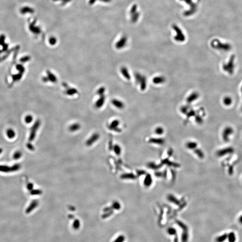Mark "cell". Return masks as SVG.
Returning a JSON list of instances; mask_svg holds the SVG:
<instances>
[{
    "label": "cell",
    "instance_id": "cb8c5ba5",
    "mask_svg": "<svg viewBox=\"0 0 242 242\" xmlns=\"http://www.w3.org/2000/svg\"><path fill=\"white\" fill-rule=\"evenodd\" d=\"M80 127V126L78 123H75L73 124L72 125H71L70 127L69 128L70 130L72 131H75L76 130H78V129Z\"/></svg>",
    "mask_w": 242,
    "mask_h": 242
},
{
    "label": "cell",
    "instance_id": "8d00e7d4",
    "mask_svg": "<svg viewBox=\"0 0 242 242\" xmlns=\"http://www.w3.org/2000/svg\"><path fill=\"white\" fill-rule=\"evenodd\" d=\"M30 193H31V195H39L41 194L42 191L41 190H38V189H37V190L32 189L30 191Z\"/></svg>",
    "mask_w": 242,
    "mask_h": 242
},
{
    "label": "cell",
    "instance_id": "f546056e",
    "mask_svg": "<svg viewBox=\"0 0 242 242\" xmlns=\"http://www.w3.org/2000/svg\"><path fill=\"white\" fill-rule=\"evenodd\" d=\"M164 132V129L161 127H157L155 130V133L157 135H162Z\"/></svg>",
    "mask_w": 242,
    "mask_h": 242
},
{
    "label": "cell",
    "instance_id": "5bb4252c",
    "mask_svg": "<svg viewBox=\"0 0 242 242\" xmlns=\"http://www.w3.org/2000/svg\"><path fill=\"white\" fill-rule=\"evenodd\" d=\"M149 142L153 144L162 145L165 143V140L162 138H153L149 139Z\"/></svg>",
    "mask_w": 242,
    "mask_h": 242
},
{
    "label": "cell",
    "instance_id": "277c9868",
    "mask_svg": "<svg viewBox=\"0 0 242 242\" xmlns=\"http://www.w3.org/2000/svg\"><path fill=\"white\" fill-rule=\"evenodd\" d=\"M21 165L19 164H15L11 166L5 165H0V172L5 173L16 172L21 168Z\"/></svg>",
    "mask_w": 242,
    "mask_h": 242
},
{
    "label": "cell",
    "instance_id": "f5cc1de1",
    "mask_svg": "<svg viewBox=\"0 0 242 242\" xmlns=\"http://www.w3.org/2000/svg\"><path fill=\"white\" fill-rule=\"evenodd\" d=\"M241 92H242V87H241Z\"/></svg>",
    "mask_w": 242,
    "mask_h": 242
},
{
    "label": "cell",
    "instance_id": "7bdbcfd3",
    "mask_svg": "<svg viewBox=\"0 0 242 242\" xmlns=\"http://www.w3.org/2000/svg\"><path fill=\"white\" fill-rule=\"evenodd\" d=\"M26 147H27V148H28L29 150H31V151H33L34 149H35L33 145L31 143H27Z\"/></svg>",
    "mask_w": 242,
    "mask_h": 242
},
{
    "label": "cell",
    "instance_id": "74e56055",
    "mask_svg": "<svg viewBox=\"0 0 242 242\" xmlns=\"http://www.w3.org/2000/svg\"><path fill=\"white\" fill-rule=\"evenodd\" d=\"M189 109H190V108L188 106H182L180 110H181V112L182 114H184V115H186L188 113Z\"/></svg>",
    "mask_w": 242,
    "mask_h": 242
},
{
    "label": "cell",
    "instance_id": "9c48e42d",
    "mask_svg": "<svg viewBox=\"0 0 242 242\" xmlns=\"http://www.w3.org/2000/svg\"><path fill=\"white\" fill-rule=\"evenodd\" d=\"M105 101V96L103 95L100 96L99 99H98L95 103V106L96 108H101L103 106Z\"/></svg>",
    "mask_w": 242,
    "mask_h": 242
},
{
    "label": "cell",
    "instance_id": "f1b7e54d",
    "mask_svg": "<svg viewBox=\"0 0 242 242\" xmlns=\"http://www.w3.org/2000/svg\"><path fill=\"white\" fill-rule=\"evenodd\" d=\"M196 115V113L195 111L193 110V109H189L188 113L186 114V115L187 117V118L189 119V118L192 117L194 116H195Z\"/></svg>",
    "mask_w": 242,
    "mask_h": 242
},
{
    "label": "cell",
    "instance_id": "44dd1931",
    "mask_svg": "<svg viewBox=\"0 0 242 242\" xmlns=\"http://www.w3.org/2000/svg\"><path fill=\"white\" fill-rule=\"evenodd\" d=\"M232 99L230 96H227L225 97L223 99V102L226 106H229L232 103Z\"/></svg>",
    "mask_w": 242,
    "mask_h": 242
},
{
    "label": "cell",
    "instance_id": "4316f807",
    "mask_svg": "<svg viewBox=\"0 0 242 242\" xmlns=\"http://www.w3.org/2000/svg\"><path fill=\"white\" fill-rule=\"evenodd\" d=\"M195 121L197 123L201 124L204 122L203 117L200 115H196L195 116Z\"/></svg>",
    "mask_w": 242,
    "mask_h": 242
},
{
    "label": "cell",
    "instance_id": "2e32d148",
    "mask_svg": "<svg viewBox=\"0 0 242 242\" xmlns=\"http://www.w3.org/2000/svg\"><path fill=\"white\" fill-rule=\"evenodd\" d=\"M119 124V121L117 120H114L113 121H112L111 124L109 125V128L111 129V130H117V131H119L120 130V129L117 128Z\"/></svg>",
    "mask_w": 242,
    "mask_h": 242
},
{
    "label": "cell",
    "instance_id": "3957f363",
    "mask_svg": "<svg viewBox=\"0 0 242 242\" xmlns=\"http://www.w3.org/2000/svg\"><path fill=\"white\" fill-rule=\"evenodd\" d=\"M135 78L136 82L140 86L141 91H144L147 88V81L146 77L144 76L139 73H135Z\"/></svg>",
    "mask_w": 242,
    "mask_h": 242
},
{
    "label": "cell",
    "instance_id": "f6af8a7d",
    "mask_svg": "<svg viewBox=\"0 0 242 242\" xmlns=\"http://www.w3.org/2000/svg\"><path fill=\"white\" fill-rule=\"evenodd\" d=\"M112 214H113V212H108L107 214H105L104 215H103V216H102V217L103 218H106L107 217H109V216H111L112 215Z\"/></svg>",
    "mask_w": 242,
    "mask_h": 242
},
{
    "label": "cell",
    "instance_id": "816d5d0a",
    "mask_svg": "<svg viewBox=\"0 0 242 242\" xmlns=\"http://www.w3.org/2000/svg\"><path fill=\"white\" fill-rule=\"evenodd\" d=\"M1 62H2V60H1V57H0V63Z\"/></svg>",
    "mask_w": 242,
    "mask_h": 242
},
{
    "label": "cell",
    "instance_id": "836d02e7",
    "mask_svg": "<svg viewBox=\"0 0 242 242\" xmlns=\"http://www.w3.org/2000/svg\"><path fill=\"white\" fill-rule=\"evenodd\" d=\"M31 58L30 56H26L21 57V58L19 59V61L21 63H26L29 62L30 60H31Z\"/></svg>",
    "mask_w": 242,
    "mask_h": 242
},
{
    "label": "cell",
    "instance_id": "7c38bea8",
    "mask_svg": "<svg viewBox=\"0 0 242 242\" xmlns=\"http://www.w3.org/2000/svg\"><path fill=\"white\" fill-rule=\"evenodd\" d=\"M65 89L66 90L65 93L68 96H72L78 93V91L76 89L73 88H70L69 86H68Z\"/></svg>",
    "mask_w": 242,
    "mask_h": 242
},
{
    "label": "cell",
    "instance_id": "60d3db41",
    "mask_svg": "<svg viewBox=\"0 0 242 242\" xmlns=\"http://www.w3.org/2000/svg\"><path fill=\"white\" fill-rule=\"evenodd\" d=\"M33 187H34V185L31 182H29V183H28L27 184V186H26L27 189H28V191H31V190H32L33 189Z\"/></svg>",
    "mask_w": 242,
    "mask_h": 242
},
{
    "label": "cell",
    "instance_id": "9a60e30c",
    "mask_svg": "<svg viewBox=\"0 0 242 242\" xmlns=\"http://www.w3.org/2000/svg\"><path fill=\"white\" fill-rule=\"evenodd\" d=\"M121 72L122 73L123 77L127 80H130L131 78L130 74L127 68L124 66H123L121 68Z\"/></svg>",
    "mask_w": 242,
    "mask_h": 242
},
{
    "label": "cell",
    "instance_id": "ee69618b",
    "mask_svg": "<svg viewBox=\"0 0 242 242\" xmlns=\"http://www.w3.org/2000/svg\"><path fill=\"white\" fill-rule=\"evenodd\" d=\"M2 45V50H1V52H5V51H6L7 50H8V45L7 44H3Z\"/></svg>",
    "mask_w": 242,
    "mask_h": 242
},
{
    "label": "cell",
    "instance_id": "bcb514c9",
    "mask_svg": "<svg viewBox=\"0 0 242 242\" xmlns=\"http://www.w3.org/2000/svg\"><path fill=\"white\" fill-rule=\"evenodd\" d=\"M42 81L44 82V83H47L48 82H49V79L48 78V77L46 76H44L42 77Z\"/></svg>",
    "mask_w": 242,
    "mask_h": 242
},
{
    "label": "cell",
    "instance_id": "5b68a950",
    "mask_svg": "<svg viewBox=\"0 0 242 242\" xmlns=\"http://www.w3.org/2000/svg\"><path fill=\"white\" fill-rule=\"evenodd\" d=\"M40 121L39 120H37L35 122L32 127H31L30 131V134L29 135V141L31 142L32 141L34 140L35 138L36 137V136L37 135V130H38L39 128L40 127Z\"/></svg>",
    "mask_w": 242,
    "mask_h": 242
},
{
    "label": "cell",
    "instance_id": "484cf974",
    "mask_svg": "<svg viewBox=\"0 0 242 242\" xmlns=\"http://www.w3.org/2000/svg\"><path fill=\"white\" fill-rule=\"evenodd\" d=\"M80 227V221L78 220H75L73 223V228L75 230H78Z\"/></svg>",
    "mask_w": 242,
    "mask_h": 242
},
{
    "label": "cell",
    "instance_id": "7dc6e473",
    "mask_svg": "<svg viewBox=\"0 0 242 242\" xmlns=\"http://www.w3.org/2000/svg\"><path fill=\"white\" fill-rule=\"evenodd\" d=\"M138 173L139 174V175H144L145 174V171L144 170L143 171V170H140L139 172H138Z\"/></svg>",
    "mask_w": 242,
    "mask_h": 242
},
{
    "label": "cell",
    "instance_id": "db71d44e",
    "mask_svg": "<svg viewBox=\"0 0 242 242\" xmlns=\"http://www.w3.org/2000/svg\"><path fill=\"white\" fill-rule=\"evenodd\" d=\"M241 109H242V108H241Z\"/></svg>",
    "mask_w": 242,
    "mask_h": 242
},
{
    "label": "cell",
    "instance_id": "e575fe53",
    "mask_svg": "<svg viewBox=\"0 0 242 242\" xmlns=\"http://www.w3.org/2000/svg\"><path fill=\"white\" fill-rule=\"evenodd\" d=\"M125 240V237L123 235H120L114 240L113 242H124Z\"/></svg>",
    "mask_w": 242,
    "mask_h": 242
},
{
    "label": "cell",
    "instance_id": "7402d4cb",
    "mask_svg": "<svg viewBox=\"0 0 242 242\" xmlns=\"http://www.w3.org/2000/svg\"><path fill=\"white\" fill-rule=\"evenodd\" d=\"M232 132H233V129L229 127L226 128L223 131V137L224 138H227V136L230 135Z\"/></svg>",
    "mask_w": 242,
    "mask_h": 242
},
{
    "label": "cell",
    "instance_id": "8992f818",
    "mask_svg": "<svg viewBox=\"0 0 242 242\" xmlns=\"http://www.w3.org/2000/svg\"><path fill=\"white\" fill-rule=\"evenodd\" d=\"M39 203L37 200H34L32 201L31 203H30V205L28 206L26 210V213L27 214L31 213V212L33 211L35 208L38 206Z\"/></svg>",
    "mask_w": 242,
    "mask_h": 242
},
{
    "label": "cell",
    "instance_id": "d6a6232c",
    "mask_svg": "<svg viewBox=\"0 0 242 242\" xmlns=\"http://www.w3.org/2000/svg\"><path fill=\"white\" fill-rule=\"evenodd\" d=\"M125 43H126V39H122V40H121V41H120L117 43L116 45V47L118 49H122L124 47Z\"/></svg>",
    "mask_w": 242,
    "mask_h": 242
},
{
    "label": "cell",
    "instance_id": "6da1fadb",
    "mask_svg": "<svg viewBox=\"0 0 242 242\" xmlns=\"http://www.w3.org/2000/svg\"><path fill=\"white\" fill-rule=\"evenodd\" d=\"M211 45L213 48L216 50L227 52L231 49V45L228 43H221L218 40L215 39L211 43Z\"/></svg>",
    "mask_w": 242,
    "mask_h": 242
},
{
    "label": "cell",
    "instance_id": "4fadbf2b",
    "mask_svg": "<svg viewBox=\"0 0 242 242\" xmlns=\"http://www.w3.org/2000/svg\"><path fill=\"white\" fill-rule=\"evenodd\" d=\"M47 77L49 79V81L53 83H56L57 82V77L50 70H47Z\"/></svg>",
    "mask_w": 242,
    "mask_h": 242
},
{
    "label": "cell",
    "instance_id": "4dcf8cb0",
    "mask_svg": "<svg viewBox=\"0 0 242 242\" xmlns=\"http://www.w3.org/2000/svg\"><path fill=\"white\" fill-rule=\"evenodd\" d=\"M16 68L18 70L19 73L24 74L25 71V69L23 65L22 64H17L16 66Z\"/></svg>",
    "mask_w": 242,
    "mask_h": 242
},
{
    "label": "cell",
    "instance_id": "83f0119b",
    "mask_svg": "<svg viewBox=\"0 0 242 242\" xmlns=\"http://www.w3.org/2000/svg\"><path fill=\"white\" fill-rule=\"evenodd\" d=\"M228 237V235L227 234H224L219 236L216 239L217 242H223L225 241L226 239H227Z\"/></svg>",
    "mask_w": 242,
    "mask_h": 242
},
{
    "label": "cell",
    "instance_id": "c3c4849f",
    "mask_svg": "<svg viewBox=\"0 0 242 242\" xmlns=\"http://www.w3.org/2000/svg\"><path fill=\"white\" fill-rule=\"evenodd\" d=\"M55 43V40L54 39H51L50 40V44H54Z\"/></svg>",
    "mask_w": 242,
    "mask_h": 242
},
{
    "label": "cell",
    "instance_id": "ba28073f",
    "mask_svg": "<svg viewBox=\"0 0 242 242\" xmlns=\"http://www.w3.org/2000/svg\"><path fill=\"white\" fill-rule=\"evenodd\" d=\"M112 104L115 107L118 109H122L125 107V104L123 102L117 99L112 100Z\"/></svg>",
    "mask_w": 242,
    "mask_h": 242
},
{
    "label": "cell",
    "instance_id": "b9f144b4",
    "mask_svg": "<svg viewBox=\"0 0 242 242\" xmlns=\"http://www.w3.org/2000/svg\"><path fill=\"white\" fill-rule=\"evenodd\" d=\"M168 233L169 234H171V235H174L176 234L175 233H176L175 229L173 228H170L168 229Z\"/></svg>",
    "mask_w": 242,
    "mask_h": 242
},
{
    "label": "cell",
    "instance_id": "f907efd6",
    "mask_svg": "<svg viewBox=\"0 0 242 242\" xmlns=\"http://www.w3.org/2000/svg\"><path fill=\"white\" fill-rule=\"evenodd\" d=\"M175 242H178V239H177V238H176V239H175Z\"/></svg>",
    "mask_w": 242,
    "mask_h": 242
},
{
    "label": "cell",
    "instance_id": "d6986e66",
    "mask_svg": "<svg viewBox=\"0 0 242 242\" xmlns=\"http://www.w3.org/2000/svg\"><path fill=\"white\" fill-rule=\"evenodd\" d=\"M197 146H198V144L195 142H193V141H189L186 143L187 148L191 150L195 149L196 148Z\"/></svg>",
    "mask_w": 242,
    "mask_h": 242
},
{
    "label": "cell",
    "instance_id": "603a6c76",
    "mask_svg": "<svg viewBox=\"0 0 242 242\" xmlns=\"http://www.w3.org/2000/svg\"><path fill=\"white\" fill-rule=\"evenodd\" d=\"M194 153L197 155V156H198V157L200 158V159H202L204 158V154L200 149L195 148L194 149Z\"/></svg>",
    "mask_w": 242,
    "mask_h": 242
},
{
    "label": "cell",
    "instance_id": "52a82bcc",
    "mask_svg": "<svg viewBox=\"0 0 242 242\" xmlns=\"http://www.w3.org/2000/svg\"><path fill=\"white\" fill-rule=\"evenodd\" d=\"M199 97V94L198 92L194 91L191 93V94H190V95L188 96L186 101L188 104H191L193 102H195L196 100H197Z\"/></svg>",
    "mask_w": 242,
    "mask_h": 242
},
{
    "label": "cell",
    "instance_id": "f35d334b",
    "mask_svg": "<svg viewBox=\"0 0 242 242\" xmlns=\"http://www.w3.org/2000/svg\"><path fill=\"white\" fill-rule=\"evenodd\" d=\"M33 121V117L31 115H27L25 118V121L26 123L29 124L31 123Z\"/></svg>",
    "mask_w": 242,
    "mask_h": 242
},
{
    "label": "cell",
    "instance_id": "ab89813d",
    "mask_svg": "<svg viewBox=\"0 0 242 242\" xmlns=\"http://www.w3.org/2000/svg\"><path fill=\"white\" fill-rule=\"evenodd\" d=\"M148 166L152 168V169H157V168H159V166H157V165H156L154 163H149L148 165Z\"/></svg>",
    "mask_w": 242,
    "mask_h": 242
},
{
    "label": "cell",
    "instance_id": "d4e9b609",
    "mask_svg": "<svg viewBox=\"0 0 242 242\" xmlns=\"http://www.w3.org/2000/svg\"><path fill=\"white\" fill-rule=\"evenodd\" d=\"M227 237L229 242H234L236 240V236L234 232H230Z\"/></svg>",
    "mask_w": 242,
    "mask_h": 242
},
{
    "label": "cell",
    "instance_id": "ffe728a7",
    "mask_svg": "<svg viewBox=\"0 0 242 242\" xmlns=\"http://www.w3.org/2000/svg\"><path fill=\"white\" fill-rule=\"evenodd\" d=\"M6 135L9 139H12L15 137V133L12 129H9L6 131Z\"/></svg>",
    "mask_w": 242,
    "mask_h": 242
},
{
    "label": "cell",
    "instance_id": "e0dca14e",
    "mask_svg": "<svg viewBox=\"0 0 242 242\" xmlns=\"http://www.w3.org/2000/svg\"><path fill=\"white\" fill-rule=\"evenodd\" d=\"M167 199L169 202L176 205H179V204H180L179 201L173 195H169L168 196Z\"/></svg>",
    "mask_w": 242,
    "mask_h": 242
},
{
    "label": "cell",
    "instance_id": "d590c367",
    "mask_svg": "<svg viewBox=\"0 0 242 242\" xmlns=\"http://www.w3.org/2000/svg\"><path fill=\"white\" fill-rule=\"evenodd\" d=\"M105 91V89L104 87H101L97 90V94L98 95H99V96H103L104 95Z\"/></svg>",
    "mask_w": 242,
    "mask_h": 242
},
{
    "label": "cell",
    "instance_id": "1f68e13d",
    "mask_svg": "<svg viewBox=\"0 0 242 242\" xmlns=\"http://www.w3.org/2000/svg\"><path fill=\"white\" fill-rule=\"evenodd\" d=\"M22 156V153L20 151H17L14 153L13 154V157L14 160H18L21 158Z\"/></svg>",
    "mask_w": 242,
    "mask_h": 242
},
{
    "label": "cell",
    "instance_id": "8fae6325",
    "mask_svg": "<svg viewBox=\"0 0 242 242\" xmlns=\"http://www.w3.org/2000/svg\"><path fill=\"white\" fill-rule=\"evenodd\" d=\"M166 81V78L164 76H158L155 77L153 79V83L155 84H161L164 83Z\"/></svg>",
    "mask_w": 242,
    "mask_h": 242
},
{
    "label": "cell",
    "instance_id": "681fc988",
    "mask_svg": "<svg viewBox=\"0 0 242 242\" xmlns=\"http://www.w3.org/2000/svg\"><path fill=\"white\" fill-rule=\"evenodd\" d=\"M3 149L2 148H0V154L1 153H2Z\"/></svg>",
    "mask_w": 242,
    "mask_h": 242
},
{
    "label": "cell",
    "instance_id": "ac0fdd59",
    "mask_svg": "<svg viewBox=\"0 0 242 242\" xmlns=\"http://www.w3.org/2000/svg\"><path fill=\"white\" fill-rule=\"evenodd\" d=\"M23 76V73H19V72L18 73V74L13 75L12 76L13 83H15V82H17V81L20 80L21 78H22Z\"/></svg>",
    "mask_w": 242,
    "mask_h": 242
},
{
    "label": "cell",
    "instance_id": "30bf717a",
    "mask_svg": "<svg viewBox=\"0 0 242 242\" xmlns=\"http://www.w3.org/2000/svg\"><path fill=\"white\" fill-rule=\"evenodd\" d=\"M152 182H153V178L152 177V176L150 174H148L147 175H146L143 181L144 185L146 187H149L152 185Z\"/></svg>",
    "mask_w": 242,
    "mask_h": 242
},
{
    "label": "cell",
    "instance_id": "7a4b0ae2",
    "mask_svg": "<svg viewBox=\"0 0 242 242\" xmlns=\"http://www.w3.org/2000/svg\"><path fill=\"white\" fill-rule=\"evenodd\" d=\"M235 55H232L230 56L228 62L227 63H224L222 65L223 70L226 72H227L230 75H232L234 72L235 69Z\"/></svg>",
    "mask_w": 242,
    "mask_h": 242
}]
</instances>
